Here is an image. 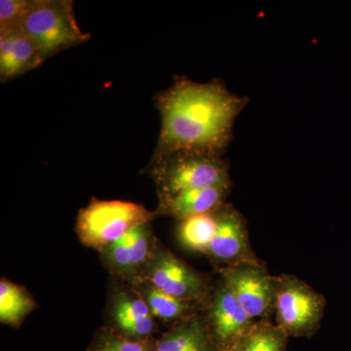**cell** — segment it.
I'll return each mask as SVG.
<instances>
[{"label": "cell", "instance_id": "7c38bea8", "mask_svg": "<svg viewBox=\"0 0 351 351\" xmlns=\"http://www.w3.org/2000/svg\"><path fill=\"white\" fill-rule=\"evenodd\" d=\"M232 186H216L193 189L167 199L158 200L154 210L157 217H170L180 221L211 213L225 204Z\"/></svg>", "mask_w": 351, "mask_h": 351}, {"label": "cell", "instance_id": "ac0fdd59", "mask_svg": "<svg viewBox=\"0 0 351 351\" xmlns=\"http://www.w3.org/2000/svg\"><path fill=\"white\" fill-rule=\"evenodd\" d=\"M100 254L101 263L113 276L132 286L141 280L132 265L129 233L108 245Z\"/></svg>", "mask_w": 351, "mask_h": 351}, {"label": "cell", "instance_id": "277c9868", "mask_svg": "<svg viewBox=\"0 0 351 351\" xmlns=\"http://www.w3.org/2000/svg\"><path fill=\"white\" fill-rule=\"evenodd\" d=\"M19 29L34 41L46 59L82 45L91 38L76 22L71 0H34Z\"/></svg>", "mask_w": 351, "mask_h": 351}, {"label": "cell", "instance_id": "5bb4252c", "mask_svg": "<svg viewBox=\"0 0 351 351\" xmlns=\"http://www.w3.org/2000/svg\"><path fill=\"white\" fill-rule=\"evenodd\" d=\"M133 287L149 306L154 317L170 326L178 321L205 311V307L200 304L178 299L156 288L145 279H141Z\"/></svg>", "mask_w": 351, "mask_h": 351}, {"label": "cell", "instance_id": "e0dca14e", "mask_svg": "<svg viewBox=\"0 0 351 351\" xmlns=\"http://www.w3.org/2000/svg\"><path fill=\"white\" fill-rule=\"evenodd\" d=\"M288 339L271 320L256 321L240 341V351H287Z\"/></svg>", "mask_w": 351, "mask_h": 351}, {"label": "cell", "instance_id": "ba28073f", "mask_svg": "<svg viewBox=\"0 0 351 351\" xmlns=\"http://www.w3.org/2000/svg\"><path fill=\"white\" fill-rule=\"evenodd\" d=\"M205 256L217 269L260 261L252 249L243 215L232 204L217 209L216 232Z\"/></svg>", "mask_w": 351, "mask_h": 351}, {"label": "cell", "instance_id": "6da1fadb", "mask_svg": "<svg viewBox=\"0 0 351 351\" xmlns=\"http://www.w3.org/2000/svg\"><path fill=\"white\" fill-rule=\"evenodd\" d=\"M248 103V97L232 93L219 78L197 82L175 76L171 86L154 97L161 127L152 156L184 152L223 157Z\"/></svg>", "mask_w": 351, "mask_h": 351}, {"label": "cell", "instance_id": "d6986e66", "mask_svg": "<svg viewBox=\"0 0 351 351\" xmlns=\"http://www.w3.org/2000/svg\"><path fill=\"white\" fill-rule=\"evenodd\" d=\"M86 351H156V338L144 341H130L104 326L95 332Z\"/></svg>", "mask_w": 351, "mask_h": 351}, {"label": "cell", "instance_id": "3957f363", "mask_svg": "<svg viewBox=\"0 0 351 351\" xmlns=\"http://www.w3.org/2000/svg\"><path fill=\"white\" fill-rule=\"evenodd\" d=\"M156 218L154 211L138 203L92 197L89 204L80 210L75 232L84 246L101 253L134 228Z\"/></svg>", "mask_w": 351, "mask_h": 351}, {"label": "cell", "instance_id": "52a82bcc", "mask_svg": "<svg viewBox=\"0 0 351 351\" xmlns=\"http://www.w3.org/2000/svg\"><path fill=\"white\" fill-rule=\"evenodd\" d=\"M219 279L230 288L254 321L270 320L274 314V276L262 261L218 269Z\"/></svg>", "mask_w": 351, "mask_h": 351}, {"label": "cell", "instance_id": "8992f818", "mask_svg": "<svg viewBox=\"0 0 351 351\" xmlns=\"http://www.w3.org/2000/svg\"><path fill=\"white\" fill-rule=\"evenodd\" d=\"M141 277L163 292L182 301L200 304L205 309L211 302L216 286L209 276L177 257L158 239L151 257L143 267Z\"/></svg>", "mask_w": 351, "mask_h": 351}, {"label": "cell", "instance_id": "9a60e30c", "mask_svg": "<svg viewBox=\"0 0 351 351\" xmlns=\"http://www.w3.org/2000/svg\"><path fill=\"white\" fill-rule=\"evenodd\" d=\"M38 302L23 286L2 277L0 280V322L20 328L25 318L38 308Z\"/></svg>", "mask_w": 351, "mask_h": 351}, {"label": "cell", "instance_id": "9c48e42d", "mask_svg": "<svg viewBox=\"0 0 351 351\" xmlns=\"http://www.w3.org/2000/svg\"><path fill=\"white\" fill-rule=\"evenodd\" d=\"M108 324L113 332L135 341L154 339L158 331L156 319L143 298L130 284L117 288L110 295Z\"/></svg>", "mask_w": 351, "mask_h": 351}, {"label": "cell", "instance_id": "44dd1931", "mask_svg": "<svg viewBox=\"0 0 351 351\" xmlns=\"http://www.w3.org/2000/svg\"><path fill=\"white\" fill-rule=\"evenodd\" d=\"M240 341L232 343V345L226 346V348H219V351H240Z\"/></svg>", "mask_w": 351, "mask_h": 351}, {"label": "cell", "instance_id": "8fae6325", "mask_svg": "<svg viewBox=\"0 0 351 351\" xmlns=\"http://www.w3.org/2000/svg\"><path fill=\"white\" fill-rule=\"evenodd\" d=\"M46 60L38 46L22 29L0 34V82L16 80L39 68Z\"/></svg>", "mask_w": 351, "mask_h": 351}, {"label": "cell", "instance_id": "ffe728a7", "mask_svg": "<svg viewBox=\"0 0 351 351\" xmlns=\"http://www.w3.org/2000/svg\"><path fill=\"white\" fill-rule=\"evenodd\" d=\"M34 0H1L0 1V34L19 29L25 16L34 6Z\"/></svg>", "mask_w": 351, "mask_h": 351}, {"label": "cell", "instance_id": "7a4b0ae2", "mask_svg": "<svg viewBox=\"0 0 351 351\" xmlns=\"http://www.w3.org/2000/svg\"><path fill=\"white\" fill-rule=\"evenodd\" d=\"M145 172L156 184L158 200L193 189L232 186L230 166L223 157L193 152L152 156Z\"/></svg>", "mask_w": 351, "mask_h": 351}, {"label": "cell", "instance_id": "4fadbf2b", "mask_svg": "<svg viewBox=\"0 0 351 351\" xmlns=\"http://www.w3.org/2000/svg\"><path fill=\"white\" fill-rule=\"evenodd\" d=\"M156 351H219L204 311L178 321L156 339Z\"/></svg>", "mask_w": 351, "mask_h": 351}, {"label": "cell", "instance_id": "5b68a950", "mask_svg": "<svg viewBox=\"0 0 351 351\" xmlns=\"http://www.w3.org/2000/svg\"><path fill=\"white\" fill-rule=\"evenodd\" d=\"M276 324L294 338L311 339L320 329L326 299L293 274L274 276Z\"/></svg>", "mask_w": 351, "mask_h": 351}, {"label": "cell", "instance_id": "2e32d148", "mask_svg": "<svg viewBox=\"0 0 351 351\" xmlns=\"http://www.w3.org/2000/svg\"><path fill=\"white\" fill-rule=\"evenodd\" d=\"M217 228V210L178 221L177 239L182 248L206 255Z\"/></svg>", "mask_w": 351, "mask_h": 351}, {"label": "cell", "instance_id": "30bf717a", "mask_svg": "<svg viewBox=\"0 0 351 351\" xmlns=\"http://www.w3.org/2000/svg\"><path fill=\"white\" fill-rule=\"evenodd\" d=\"M204 314L210 332L219 348L239 341L256 322L244 311L221 279L215 286L213 297Z\"/></svg>", "mask_w": 351, "mask_h": 351}]
</instances>
